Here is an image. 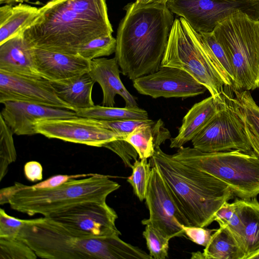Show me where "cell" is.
<instances>
[{
  "label": "cell",
  "instance_id": "cell-1",
  "mask_svg": "<svg viewBox=\"0 0 259 259\" xmlns=\"http://www.w3.org/2000/svg\"><path fill=\"white\" fill-rule=\"evenodd\" d=\"M113 31L106 0H50L22 34L32 48L76 55Z\"/></svg>",
  "mask_w": 259,
  "mask_h": 259
},
{
  "label": "cell",
  "instance_id": "cell-2",
  "mask_svg": "<svg viewBox=\"0 0 259 259\" xmlns=\"http://www.w3.org/2000/svg\"><path fill=\"white\" fill-rule=\"evenodd\" d=\"M117 32L115 57L122 74L133 80L161 66L171 28L172 13L165 5L136 2L126 5Z\"/></svg>",
  "mask_w": 259,
  "mask_h": 259
},
{
  "label": "cell",
  "instance_id": "cell-3",
  "mask_svg": "<svg viewBox=\"0 0 259 259\" xmlns=\"http://www.w3.org/2000/svg\"><path fill=\"white\" fill-rule=\"evenodd\" d=\"M119 236H92L44 217L26 220L16 237L42 258L152 259Z\"/></svg>",
  "mask_w": 259,
  "mask_h": 259
},
{
  "label": "cell",
  "instance_id": "cell-4",
  "mask_svg": "<svg viewBox=\"0 0 259 259\" xmlns=\"http://www.w3.org/2000/svg\"><path fill=\"white\" fill-rule=\"evenodd\" d=\"M149 162L157 168L192 226L209 225L218 209L234 196L224 182L177 160L160 146L155 148Z\"/></svg>",
  "mask_w": 259,
  "mask_h": 259
},
{
  "label": "cell",
  "instance_id": "cell-5",
  "mask_svg": "<svg viewBox=\"0 0 259 259\" xmlns=\"http://www.w3.org/2000/svg\"><path fill=\"white\" fill-rule=\"evenodd\" d=\"M110 176L93 174L72 179L53 188H34L19 182L1 189V197L13 209L29 216L48 217L74 204L89 201H106L120 187Z\"/></svg>",
  "mask_w": 259,
  "mask_h": 259
},
{
  "label": "cell",
  "instance_id": "cell-6",
  "mask_svg": "<svg viewBox=\"0 0 259 259\" xmlns=\"http://www.w3.org/2000/svg\"><path fill=\"white\" fill-rule=\"evenodd\" d=\"M212 32L232 65L234 91L259 88V20L237 11L219 22Z\"/></svg>",
  "mask_w": 259,
  "mask_h": 259
},
{
  "label": "cell",
  "instance_id": "cell-7",
  "mask_svg": "<svg viewBox=\"0 0 259 259\" xmlns=\"http://www.w3.org/2000/svg\"><path fill=\"white\" fill-rule=\"evenodd\" d=\"M172 156L222 181L239 199L252 198L259 195V158L253 151L209 153L182 146Z\"/></svg>",
  "mask_w": 259,
  "mask_h": 259
},
{
  "label": "cell",
  "instance_id": "cell-8",
  "mask_svg": "<svg viewBox=\"0 0 259 259\" xmlns=\"http://www.w3.org/2000/svg\"><path fill=\"white\" fill-rule=\"evenodd\" d=\"M161 66L185 71L203 84L214 99H225L224 81L205 53L201 35L182 17L174 20Z\"/></svg>",
  "mask_w": 259,
  "mask_h": 259
},
{
  "label": "cell",
  "instance_id": "cell-9",
  "mask_svg": "<svg viewBox=\"0 0 259 259\" xmlns=\"http://www.w3.org/2000/svg\"><path fill=\"white\" fill-rule=\"evenodd\" d=\"M166 6L198 33L213 31L219 22L237 11L259 20V0H168Z\"/></svg>",
  "mask_w": 259,
  "mask_h": 259
},
{
  "label": "cell",
  "instance_id": "cell-10",
  "mask_svg": "<svg viewBox=\"0 0 259 259\" xmlns=\"http://www.w3.org/2000/svg\"><path fill=\"white\" fill-rule=\"evenodd\" d=\"M194 148L204 152L253 150L243 124L227 99L219 111L191 140Z\"/></svg>",
  "mask_w": 259,
  "mask_h": 259
},
{
  "label": "cell",
  "instance_id": "cell-11",
  "mask_svg": "<svg viewBox=\"0 0 259 259\" xmlns=\"http://www.w3.org/2000/svg\"><path fill=\"white\" fill-rule=\"evenodd\" d=\"M145 200L149 218L142 220V224L152 225L170 239L185 236L182 225H191L177 204L164 179L154 166H151Z\"/></svg>",
  "mask_w": 259,
  "mask_h": 259
},
{
  "label": "cell",
  "instance_id": "cell-12",
  "mask_svg": "<svg viewBox=\"0 0 259 259\" xmlns=\"http://www.w3.org/2000/svg\"><path fill=\"white\" fill-rule=\"evenodd\" d=\"M45 217L94 237L121 235L115 225L117 214L106 201L77 203Z\"/></svg>",
  "mask_w": 259,
  "mask_h": 259
},
{
  "label": "cell",
  "instance_id": "cell-13",
  "mask_svg": "<svg viewBox=\"0 0 259 259\" xmlns=\"http://www.w3.org/2000/svg\"><path fill=\"white\" fill-rule=\"evenodd\" d=\"M35 127L37 134L49 139L96 147H103L106 144L121 138L105 128L100 120L78 116L40 120Z\"/></svg>",
  "mask_w": 259,
  "mask_h": 259
},
{
  "label": "cell",
  "instance_id": "cell-14",
  "mask_svg": "<svg viewBox=\"0 0 259 259\" xmlns=\"http://www.w3.org/2000/svg\"><path fill=\"white\" fill-rule=\"evenodd\" d=\"M133 81L134 87L139 93L154 99L192 97L201 95L207 90L185 71L169 66H160L154 72Z\"/></svg>",
  "mask_w": 259,
  "mask_h": 259
},
{
  "label": "cell",
  "instance_id": "cell-15",
  "mask_svg": "<svg viewBox=\"0 0 259 259\" xmlns=\"http://www.w3.org/2000/svg\"><path fill=\"white\" fill-rule=\"evenodd\" d=\"M20 101L74 111L57 95L50 80L0 70V103Z\"/></svg>",
  "mask_w": 259,
  "mask_h": 259
},
{
  "label": "cell",
  "instance_id": "cell-16",
  "mask_svg": "<svg viewBox=\"0 0 259 259\" xmlns=\"http://www.w3.org/2000/svg\"><path fill=\"white\" fill-rule=\"evenodd\" d=\"M0 115L17 135L37 134L35 125L40 120L74 117L75 111L49 107L36 103L20 101H7Z\"/></svg>",
  "mask_w": 259,
  "mask_h": 259
},
{
  "label": "cell",
  "instance_id": "cell-17",
  "mask_svg": "<svg viewBox=\"0 0 259 259\" xmlns=\"http://www.w3.org/2000/svg\"><path fill=\"white\" fill-rule=\"evenodd\" d=\"M36 69L50 81L67 79L88 73L90 61L78 54H69L33 48Z\"/></svg>",
  "mask_w": 259,
  "mask_h": 259
},
{
  "label": "cell",
  "instance_id": "cell-18",
  "mask_svg": "<svg viewBox=\"0 0 259 259\" xmlns=\"http://www.w3.org/2000/svg\"><path fill=\"white\" fill-rule=\"evenodd\" d=\"M119 67L115 57L96 58L90 61L88 73L102 89L103 106L114 107L115 97L118 95L125 101V106H136V98L130 93L120 79Z\"/></svg>",
  "mask_w": 259,
  "mask_h": 259
},
{
  "label": "cell",
  "instance_id": "cell-19",
  "mask_svg": "<svg viewBox=\"0 0 259 259\" xmlns=\"http://www.w3.org/2000/svg\"><path fill=\"white\" fill-rule=\"evenodd\" d=\"M226 101L211 96L195 103L183 118L178 135L170 139V147L179 148L191 141L209 122Z\"/></svg>",
  "mask_w": 259,
  "mask_h": 259
},
{
  "label": "cell",
  "instance_id": "cell-20",
  "mask_svg": "<svg viewBox=\"0 0 259 259\" xmlns=\"http://www.w3.org/2000/svg\"><path fill=\"white\" fill-rule=\"evenodd\" d=\"M0 70L15 74L42 77L37 72L33 48L21 33L0 45Z\"/></svg>",
  "mask_w": 259,
  "mask_h": 259
},
{
  "label": "cell",
  "instance_id": "cell-21",
  "mask_svg": "<svg viewBox=\"0 0 259 259\" xmlns=\"http://www.w3.org/2000/svg\"><path fill=\"white\" fill-rule=\"evenodd\" d=\"M235 97L226 95L228 104L241 119L248 142L259 158V106L249 91H234Z\"/></svg>",
  "mask_w": 259,
  "mask_h": 259
},
{
  "label": "cell",
  "instance_id": "cell-22",
  "mask_svg": "<svg viewBox=\"0 0 259 259\" xmlns=\"http://www.w3.org/2000/svg\"><path fill=\"white\" fill-rule=\"evenodd\" d=\"M51 82L58 96L73 108L74 111L95 105L92 90L96 82L88 72Z\"/></svg>",
  "mask_w": 259,
  "mask_h": 259
},
{
  "label": "cell",
  "instance_id": "cell-23",
  "mask_svg": "<svg viewBox=\"0 0 259 259\" xmlns=\"http://www.w3.org/2000/svg\"><path fill=\"white\" fill-rule=\"evenodd\" d=\"M171 139L169 130L163 121L159 119L137 127L124 140L130 143L137 152L139 159L151 157L156 147Z\"/></svg>",
  "mask_w": 259,
  "mask_h": 259
},
{
  "label": "cell",
  "instance_id": "cell-24",
  "mask_svg": "<svg viewBox=\"0 0 259 259\" xmlns=\"http://www.w3.org/2000/svg\"><path fill=\"white\" fill-rule=\"evenodd\" d=\"M39 14V8L20 3L0 8V45L22 33Z\"/></svg>",
  "mask_w": 259,
  "mask_h": 259
},
{
  "label": "cell",
  "instance_id": "cell-25",
  "mask_svg": "<svg viewBox=\"0 0 259 259\" xmlns=\"http://www.w3.org/2000/svg\"><path fill=\"white\" fill-rule=\"evenodd\" d=\"M243 223V248L244 259L259 249V202L256 197L236 199Z\"/></svg>",
  "mask_w": 259,
  "mask_h": 259
},
{
  "label": "cell",
  "instance_id": "cell-26",
  "mask_svg": "<svg viewBox=\"0 0 259 259\" xmlns=\"http://www.w3.org/2000/svg\"><path fill=\"white\" fill-rule=\"evenodd\" d=\"M204 259H244V250L227 226H220L211 234L202 252Z\"/></svg>",
  "mask_w": 259,
  "mask_h": 259
},
{
  "label": "cell",
  "instance_id": "cell-27",
  "mask_svg": "<svg viewBox=\"0 0 259 259\" xmlns=\"http://www.w3.org/2000/svg\"><path fill=\"white\" fill-rule=\"evenodd\" d=\"M199 33L205 53L225 85L232 87L234 80L233 68L224 49L216 39L212 31Z\"/></svg>",
  "mask_w": 259,
  "mask_h": 259
},
{
  "label": "cell",
  "instance_id": "cell-28",
  "mask_svg": "<svg viewBox=\"0 0 259 259\" xmlns=\"http://www.w3.org/2000/svg\"><path fill=\"white\" fill-rule=\"evenodd\" d=\"M75 112L78 116L99 120L149 119L148 112L138 106L120 108L95 105L90 108L77 109Z\"/></svg>",
  "mask_w": 259,
  "mask_h": 259
},
{
  "label": "cell",
  "instance_id": "cell-29",
  "mask_svg": "<svg viewBox=\"0 0 259 259\" xmlns=\"http://www.w3.org/2000/svg\"><path fill=\"white\" fill-rule=\"evenodd\" d=\"M214 221L220 226H227L234 233L243 249V223L238 207L234 202H224L214 214Z\"/></svg>",
  "mask_w": 259,
  "mask_h": 259
},
{
  "label": "cell",
  "instance_id": "cell-30",
  "mask_svg": "<svg viewBox=\"0 0 259 259\" xmlns=\"http://www.w3.org/2000/svg\"><path fill=\"white\" fill-rule=\"evenodd\" d=\"M13 132L0 115V181L7 174L9 166L17 158Z\"/></svg>",
  "mask_w": 259,
  "mask_h": 259
},
{
  "label": "cell",
  "instance_id": "cell-31",
  "mask_svg": "<svg viewBox=\"0 0 259 259\" xmlns=\"http://www.w3.org/2000/svg\"><path fill=\"white\" fill-rule=\"evenodd\" d=\"M151 164L147 159H139L134 161L131 168L132 174L127 181L133 187L135 194L140 201L145 199L151 173Z\"/></svg>",
  "mask_w": 259,
  "mask_h": 259
},
{
  "label": "cell",
  "instance_id": "cell-32",
  "mask_svg": "<svg viewBox=\"0 0 259 259\" xmlns=\"http://www.w3.org/2000/svg\"><path fill=\"white\" fill-rule=\"evenodd\" d=\"M143 232L149 254L154 259L168 257L170 238L150 224H146Z\"/></svg>",
  "mask_w": 259,
  "mask_h": 259
},
{
  "label": "cell",
  "instance_id": "cell-33",
  "mask_svg": "<svg viewBox=\"0 0 259 259\" xmlns=\"http://www.w3.org/2000/svg\"><path fill=\"white\" fill-rule=\"evenodd\" d=\"M116 39L111 35L96 38L84 46L77 54L91 61L102 57L109 56L115 53Z\"/></svg>",
  "mask_w": 259,
  "mask_h": 259
},
{
  "label": "cell",
  "instance_id": "cell-34",
  "mask_svg": "<svg viewBox=\"0 0 259 259\" xmlns=\"http://www.w3.org/2000/svg\"><path fill=\"white\" fill-rule=\"evenodd\" d=\"M37 256L17 237H0V259H35Z\"/></svg>",
  "mask_w": 259,
  "mask_h": 259
},
{
  "label": "cell",
  "instance_id": "cell-35",
  "mask_svg": "<svg viewBox=\"0 0 259 259\" xmlns=\"http://www.w3.org/2000/svg\"><path fill=\"white\" fill-rule=\"evenodd\" d=\"M103 147L117 154L122 160L125 166L131 167L133 160H137L138 154L134 147L123 138H119L106 144Z\"/></svg>",
  "mask_w": 259,
  "mask_h": 259
},
{
  "label": "cell",
  "instance_id": "cell-36",
  "mask_svg": "<svg viewBox=\"0 0 259 259\" xmlns=\"http://www.w3.org/2000/svg\"><path fill=\"white\" fill-rule=\"evenodd\" d=\"M152 119H123L116 120H100L106 128L125 139L137 127L150 122Z\"/></svg>",
  "mask_w": 259,
  "mask_h": 259
},
{
  "label": "cell",
  "instance_id": "cell-37",
  "mask_svg": "<svg viewBox=\"0 0 259 259\" xmlns=\"http://www.w3.org/2000/svg\"><path fill=\"white\" fill-rule=\"evenodd\" d=\"M26 220L16 218L0 209V237H16Z\"/></svg>",
  "mask_w": 259,
  "mask_h": 259
},
{
  "label": "cell",
  "instance_id": "cell-38",
  "mask_svg": "<svg viewBox=\"0 0 259 259\" xmlns=\"http://www.w3.org/2000/svg\"><path fill=\"white\" fill-rule=\"evenodd\" d=\"M185 236L196 244L206 246L209 242L212 233L215 229H208L204 227L186 226L182 225Z\"/></svg>",
  "mask_w": 259,
  "mask_h": 259
},
{
  "label": "cell",
  "instance_id": "cell-39",
  "mask_svg": "<svg viewBox=\"0 0 259 259\" xmlns=\"http://www.w3.org/2000/svg\"><path fill=\"white\" fill-rule=\"evenodd\" d=\"M93 174H82L76 175H57L53 176L47 180L30 186L34 188H53L59 186L70 179L87 177Z\"/></svg>",
  "mask_w": 259,
  "mask_h": 259
},
{
  "label": "cell",
  "instance_id": "cell-40",
  "mask_svg": "<svg viewBox=\"0 0 259 259\" xmlns=\"http://www.w3.org/2000/svg\"><path fill=\"white\" fill-rule=\"evenodd\" d=\"M42 170L41 164L36 161H28L24 166L25 178L32 182H36L42 180Z\"/></svg>",
  "mask_w": 259,
  "mask_h": 259
},
{
  "label": "cell",
  "instance_id": "cell-41",
  "mask_svg": "<svg viewBox=\"0 0 259 259\" xmlns=\"http://www.w3.org/2000/svg\"><path fill=\"white\" fill-rule=\"evenodd\" d=\"M168 0H136V3L141 4H157L166 6Z\"/></svg>",
  "mask_w": 259,
  "mask_h": 259
},
{
  "label": "cell",
  "instance_id": "cell-42",
  "mask_svg": "<svg viewBox=\"0 0 259 259\" xmlns=\"http://www.w3.org/2000/svg\"><path fill=\"white\" fill-rule=\"evenodd\" d=\"M30 0H0V4L13 5L16 3H27Z\"/></svg>",
  "mask_w": 259,
  "mask_h": 259
},
{
  "label": "cell",
  "instance_id": "cell-43",
  "mask_svg": "<svg viewBox=\"0 0 259 259\" xmlns=\"http://www.w3.org/2000/svg\"><path fill=\"white\" fill-rule=\"evenodd\" d=\"M247 259H259V249L251 254Z\"/></svg>",
  "mask_w": 259,
  "mask_h": 259
}]
</instances>
